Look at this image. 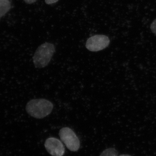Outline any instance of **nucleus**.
<instances>
[{
  "instance_id": "nucleus-1",
  "label": "nucleus",
  "mask_w": 156,
  "mask_h": 156,
  "mask_svg": "<svg viewBox=\"0 0 156 156\" xmlns=\"http://www.w3.org/2000/svg\"><path fill=\"white\" fill-rule=\"evenodd\" d=\"M53 105L47 99H32L28 101L26 106V110L31 116L41 119L50 114L53 110Z\"/></svg>"
},
{
  "instance_id": "nucleus-2",
  "label": "nucleus",
  "mask_w": 156,
  "mask_h": 156,
  "mask_svg": "<svg viewBox=\"0 0 156 156\" xmlns=\"http://www.w3.org/2000/svg\"><path fill=\"white\" fill-rule=\"evenodd\" d=\"M55 52L54 45L51 43L46 42L39 46L33 57L35 66L37 68L46 67L50 62Z\"/></svg>"
},
{
  "instance_id": "nucleus-3",
  "label": "nucleus",
  "mask_w": 156,
  "mask_h": 156,
  "mask_svg": "<svg viewBox=\"0 0 156 156\" xmlns=\"http://www.w3.org/2000/svg\"><path fill=\"white\" fill-rule=\"evenodd\" d=\"M60 139L69 151H77L80 147V140L72 129L68 127L61 128L59 132Z\"/></svg>"
},
{
  "instance_id": "nucleus-4",
  "label": "nucleus",
  "mask_w": 156,
  "mask_h": 156,
  "mask_svg": "<svg viewBox=\"0 0 156 156\" xmlns=\"http://www.w3.org/2000/svg\"><path fill=\"white\" fill-rule=\"evenodd\" d=\"M109 44V39L106 36L96 35L88 39L86 46L89 51L97 52L106 48Z\"/></svg>"
},
{
  "instance_id": "nucleus-5",
  "label": "nucleus",
  "mask_w": 156,
  "mask_h": 156,
  "mask_svg": "<svg viewBox=\"0 0 156 156\" xmlns=\"http://www.w3.org/2000/svg\"><path fill=\"white\" fill-rule=\"evenodd\" d=\"M44 146L47 151L52 156H63L65 152L61 140L55 137H50L46 140Z\"/></svg>"
},
{
  "instance_id": "nucleus-6",
  "label": "nucleus",
  "mask_w": 156,
  "mask_h": 156,
  "mask_svg": "<svg viewBox=\"0 0 156 156\" xmlns=\"http://www.w3.org/2000/svg\"><path fill=\"white\" fill-rule=\"evenodd\" d=\"M11 8L9 0H0V19L9 11Z\"/></svg>"
},
{
  "instance_id": "nucleus-7",
  "label": "nucleus",
  "mask_w": 156,
  "mask_h": 156,
  "mask_svg": "<svg viewBox=\"0 0 156 156\" xmlns=\"http://www.w3.org/2000/svg\"><path fill=\"white\" fill-rule=\"evenodd\" d=\"M99 156H118V152L114 148H109L105 150Z\"/></svg>"
},
{
  "instance_id": "nucleus-8",
  "label": "nucleus",
  "mask_w": 156,
  "mask_h": 156,
  "mask_svg": "<svg viewBox=\"0 0 156 156\" xmlns=\"http://www.w3.org/2000/svg\"><path fill=\"white\" fill-rule=\"evenodd\" d=\"M151 29L154 34H156V19L152 23L151 25Z\"/></svg>"
},
{
  "instance_id": "nucleus-9",
  "label": "nucleus",
  "mask_w": 156,
  "mask_h": 156,
  "mask_svg": "<svg viewBox=\"0 0 156 156\" xmlns=\"http://www.w3.org/2000/svg\"><path fill=\"white\" fill-rule=\"evenodd\" d=\"M58 1V0H45V2L48 5L54 4V3L57 2Z\"/></svg>"
},
{
  "instance_id": "nucleus-10",
  "label": "nucleus",
  "mask_w": 156,
  "mask_h": 156,
  "mask_svg": "<svg viewBox=\"0 0 156 156\" xmlns=\"http://www.w3.org/2000/svg\"><path fill=\"white\" fill-rule=\"evenodd\" d=\"M26 3L28 4H33V3L35 2L37 0H23Z\"/></svg>"
},
{
  "instance_id": "nucleus-11",
  "label": "nucleus",
  "mask_w": 156,
  "mask_h": 156,
  "mask_svg": "<svg viewBox=\"0 0 156 156\" xmlns=\"http://www.w3.org/2000/svg\"><path fill=\"white\" fill-rule=\"evenodd\" d=\"M119 156H131L129 155H128V154H122V155H120Z\"/></svg>"
}]
</instances>
